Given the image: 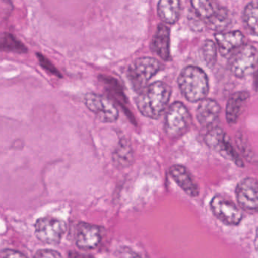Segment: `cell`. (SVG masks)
<instances>
[{
	"label": "cell",
	"instance_id": "603a6c76",
	"mask_svg": "<svg viewBox=\"0 0 258 258\" xmlns=\"http://www.w3.org/2000/svg\"><path fill=\"white\" fill-rule=\"evenodd\" d=\"M37 58L38 59L39 63L40 66L43 68L44 70L58 78H62V75L61 72L57 69V68L52 64L50 60L48 59L45 55H42L40 53H37Z\"/></svg>",
	"mask_w": 258,
	"mask_h": 258
},
{
	"label": "cell",
	"instance_id": "cb8c5ba5",
	"mask_svg": "<svg viewBox=\"0 0 258 258\" xmlns=\"http://www.w3.org/2000/svg\"><path fill=\"white\" fill-rule=\"evenodd\" d=\"M35 257L40 258H58L61 257V254L59 252L56 250H51V249H44V250H40L34 255Z\"/></svg>",
	"mask_w": 258,
	"mask_h": 258
},
{
	"label": "cell",
	"instance_id": "d4e9b609",
	"mask_svg": "<svg viewBox=\"0 0 258 258\" xmlns=\"http://www.w3.org/2000/svg\"><path fill=\"white\" fill-rule=\"evenodd\" d=\"M2 255L5 257H25L26 256V255L24 254L22 252L10 250V249H5L3 250Z\"/></svg>",
	"mask_w": 258,
	"mask_h": 258
},
{
	"label": "cell",
	"instance_id": "52a82bcc",
	"mask_svg": "<svg viewBox=\"0 0 258 258\" xmlns=\"http://www.w3.org/2000/svg\"><path fill=\"white\" fill-rule=\"evenodd\" d=\"M229 58V68L231 73L238 78L250 76L256 70L257 50L250 44H243Z\"/></svg>",
	"mask_w": 258,
	"mask_h": 258
},
{
	"label": "cell",
	"instance_id": "e0dca14e",
	"mask_svg": "<svg viewBox=\"0 0 258 258\" xmlns=\"http://www.w3.org/2000/svg\"><path fill=\"white\" fill-rule=\"evenodd\" d=\"M249 98L250 93L246 91L237 92L230 96L226 108V121L229 125L237 123Z\"/></svg>",
	"mask_w": 258,
	"mask_h": 258
},
{
	"label": "cell",
	"instance_id": "ffe728a7",
	"mask_svg": "<svg viewBox=\"0 0 258 258\" xmlns=\"http://www.w3.org/2000/svg\"><path fill=\"white\" fill-rule=\"evenodd\" d=\"M0 51L25 54L28 52V48L16 36L10 33H4L0 35Z\"/></svg>",
	"mask_w": 258,
	"mask_h": 258
},
{
	"label": "cell",
	"instance_id": "9c48e42d",
	"mask_svg": "<svg viewBox=\"0 0 258 258\" xmlns=\"http://www.w3.org/2000/svg\"><path fill=\"white\" fill-rule=\"evenodd\" d=\"M87 108L102 123H114L119 118V111L114 102L102 95L89 93L84 96Z\"/></svg>",
	"mask_w": 258,
	"mask_h": 258
},
{
	"label": "cell",
	"instance_id": "9a60e30c",
	"mask_svg": "<svg viewBox=\"0 0 258 258\" xmlns=\"http://www.w3.org/2000/svg\"><path fill=\"white\" fill-rule=\"evenodd\" d=\"M218 46L219 52L222 56H229L234 51L242 46L244 36L241 31H234L229 32H217L214 35Z\"/></svg>",
	"mask_w": 258,
	"mask_h": 258
},
{
	"label": "cell",
	"instance_id": "8fae6325",
	"mask_svg": "<svg viewBox=\"0 0 258 258\" xmlns=\"http://www.w3.org/2000/svg\"><path fill=\"white\" fill-rule=\"evenodd\" d=\"M257 182L253 178H244L238 182L235 195L238 205L243 210L249 213L257 211Z\"/></svg>",
	"mask_w": 258,
	"mask_h": 258
},
{
	"label": "cell",
	"instance_id": "7a4b0ae2",
	"mask_svg": "<svg viewBox=\"0 0 258 258\" xmlns=\"http://www.w3.org/2000/svg\"><path fill=\"white\" fill-rule=\"evenodd\" d=\"M181 93L190 102H200L209 92L208 76L200 68L188 66L181 71L177 80Z\"/></svg>",
	"mask_w": 258,
	"mask_h": 258
},
{
	"label": "cell",
	"instance_id": "44dd1931",
	"mask_svg": "<svg viewBox=\"0 0 258 258\" xmlns=\"http://www.w3.org/2000/svg\"><path fill=\"white\" fill-rule=\"evenodd\" d=\"M217 45L211 40H206L201 47V55L205 66L208 69H213L217 63Z\"/></svg>",
	"mask_w": 258,
	"mask_h": 258
},
{
	"label": "cell",
	"instance_id": "d6986e66",
	"mask_svg": "<svg viewBox=\"0 0 258 258\" xmlns=\"http://www.w3.org/2000/svg\"><path fill=\"white\" fill-rule=\"evenodd\" d=\"M112 160L116 167L126 168L130 167L134 161V151L127 139L120 140L112 155Z\"/></svg>",
	"mask_w": 258,
	"mask_h": 258
},
{
	"label": "cell",
	"instance_id": "5b68a950",
	"mask_svg": "<svg viewBox=\"0 0 258 258\" xmlns=\"http://www.w3.org/2000/svg\"><path fill=\"white\" fill-rule=\"evenodd\" d=\"M205 143L214 152L221 155L225 159L233 162L238 167H244V163L232 145L229 136L222 128L212 126L205 134Z\"/></svg>",
	"mask_w": 258,
	"mask_h": 258
},
{
	"label": "cell",
	"instance_id": "30bf717a",
	"mask_svg": "<svg viewBox=\"0 0 258 258\" xmlns=\"http://www.w3.org/2000/svg\"><path fill=\"white\" fill-rule=\"evenodd\" d=\"M213 214L218 220L229 226H237L243 219L241 210L232 201L217 195L210 202Z\"/></svg>",
	"mask_w": 258,
	"mask_h": 258
},
{
	"label": "cell",
	"instance_id": "7c38bea8",
	"mask_svg": "<svg viewBox=\"0 0 258 258\" xmlns=\"http://www.w3.org/2000/svg\"><path fill=\"white\" fill-rule=\"evenodd\" d=\"M102 241V231L99 226L90 223H81L77 229L75 243L83 250L96 248Z\"/></svg>",
	"mask_w": 258,
	"mask_h": 258
},
{
	"label": "cell",
	"instance_id": "8992f818",
	"mask_svg": "<svg viewBox=\"0 0 258 258\" xmlns=\"http://www.w3.org/2000/svg\"><path fill=\"white\" fill-rule=\"evenodd\" d=\"M192 117L187 107L181 102H175L167 110L164 131L170 138H179L189 130Z\"/></svg>",
	"mask_w": 258,
	"mask_h": 258
},
{
	"label": "cell",
	"instance_id": "6da1fadb",
	"mask_svg": "<svg viewBox=\"0 0 258 258\" xmlns=\"http://www.w3.org/2000/svg\"><path fill=\"white\" fill-rule=\"evenodd\" d=\"M171 93V88L166 83H152L139 93L136 99L137 108L144 117L157 120L167 110Z\"/></svg>",
	"mask_w": 258,
	"mask_h": 258
},
{
	"label": "cell",
	"instance_id": "5bb4252c",
	"mask_svg": "<svg viewBox=\"0 0 258 258\" xmlns=\"http://www.w3.org/2000/svg\"><path fill=\"white\" fill-rule=\"evenodd\" d=\"M221 108L217 101L211 99H202L196 110V118L204 127L214 126L220 117Z\"/></svg>",
	"mask_w": 258,
	"mask_h": 258
},
{
	"label": "cell",
	"instance_id": "2e32d148",
	"mask_svg": "<svg viewBox=\"0 0 258 258\" xmlns=\"http://www.w3.org/2000/svg\"><path fill=\"white\" fill-rule=\"evenodd\" d=\"M152 52L161 59L168 61L170 57V30L164 24L157 28L151 43Z\"/></svg>",
	"mask_w": 258,
	"mask_h": 258
},
{
	"label": "cell",
	"instance_id": "277c9868",
	"mask_svg": "<svg viewBox=\"0 0 258 258\" xmlns=\"http://www.w3.org/2000/svg\"><path fill=\"white\" fill-rule=\"evenodd\" d=\"M161 63L152 57L137 58L130 66L127 77L133 88L137 93L143 90L154 76L161 70Z\"/></svg>",
	"mask_w": 258,
	"mask_h": 258
},
{
	"label": "cell",
	"instance_id": "ba28073f",
	"mask_svg": "<svg viewBox=\"0 0 258 258\" xmlns=\"http://www.w3.org/2000/svg\"><path fill=\"white\" fill-rule=\"evenodd\" d=\"M66 230V223L55 217H41L35 223L36 237L45 244H59Z\"/></svg>",
	"mask_w": 258,
	"mask_h": 258
},
{
	"label": "cell",
	"instance_id": "ac0fdd59",
	"mask_svg": "<svg viewBox=\"0 0 258 258\" xmlns=\"http://www.w3.org/2000/svg\"><path fill=\"white\" fill-rule=\"evenodd\" d=\"M180 13V0H159L158 15L164 23L174 25L179 20Z\"/></svg>",
	"mask_w": 258,
	"mask_h": 258
},
{
	"label": "cell",
	"instance_id": "3957f363",
	"mask_svg": "<svg viewBox=\"0 0 258 258\" xmlns=\"http://www.w3.org/2000/svg\"><path fill=\"white\" fill-rule=\"evenodd\" d=\"M192 11L210 29L224 31L230 25L229 11L215 0H191Z\"/></svg>",
	"mask_w": 258,
	"mask_h": 258
},
{
	"label": "cell",
	"instance_id": "7402d4cb",
	"mask_svg": "<svg viewBox=\"0 0 258 258\" xmlns=\"http://www.w3.org/2000/svg\"><path fill=\"white\" fill-rule=\"evenodd\" d=\"M243 21L248 31L253 35L257 34V5L250 3L246 6L243 13Z\"/></svg>",
	"mask_w": 258,
	"mask_h": 258
},
{
	"label": "cell",
	"instance_id": "4fadbf2b",
	"mask_svg": "<svg viewBox=\"0 0 258 258\" xmlns=\"http://www.w3.org/2000/svg\"><path fill=\"white\" fill-rule=\"evenodd\" d=\"M169 174L188 196L191 197H197L199 196V185L186 167L179 164L172 166L169 170Z\"/></svg>",
	"mask_w": 258,
	"mask_h": 258
}]
</instances>
